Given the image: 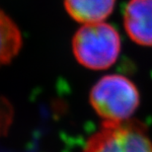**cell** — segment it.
<instances>
[{
  "mask_svg": "<svg viewBox=\"0 0 152 152\" xmlns=\"http://www.w3.org/2000/svg\"><path fill=\"white\" fill-rule=\"evenodd\" d=\"M124 26L132 42L152 47V0H129L124 11Z\"/></svg>",
  "mask_w": 152,
  "mask_h": 152,
  "instance_id": "obj_4",
  "label": "cell"
},
{
  "mask_svg": "<svg viewBox=\"0 0 152 152\" xmlns=\"http://www.w3.org/2000/svg\"><path fill=\"white\" fill-rule=\"evenodd\" d=\"M89 102L102 121H123L132 118L140 103L136 85L121 74H109L92 87Z\"/></svg>",
  "mask_w": 152,
  "mask_h": 152,
  "instance_id": "obj_1",
  "label": "cell"
},
{
  "mask_svg": "<svg viewBox=\"0 0 152 152\" xmlns=\"http://www.w3.org/2000/svg\"><path fill=\"white\" fill-rule=\"evenodd\" d=\"M115 0H64L65 10L81 24L104 22L113 12Z\"/></svg>",
  "mask_w": 152,
  "mask_h": 152,
  "instance_id": "obj_5",
  "label": "cell"
},
{
  "mask_svg": "<svg viewBox=\"0 0 152 152\" xmlns=\"http://www.w3.org/2000/svg\"><path fill=\"white\" fill-rule=\"evenodd\" d=\"M83 152H152V138L144 124L137 120L102 121Z\"/></svg>",
  "mask_w": 152,
  "mask_h": 152,
  "instance_id": "obj_3",
  "label": "cell"
},
{
  "mask_svg": "<svg viewBox=\"0 0 152 152\" xmlns=\"http://www.w3.org/2000/svg\"><path fill=\"white\" fill-rule=\"evenodd\" d=\"M121 48L118 32L105 22L84 24L72 39V50L76 60L91 70L110 68L117 61Z\"/></svg>",
  "mask_w": 152,
  "mask_h": 152,
  "instance_id": "obj_2",
  "label": "cell"
},
{
  "mask_svg": "<svg viewBox=\"0 0 152 152\" xmlns=\"http://www.w3.org/2000/svg\"><path fill=\"white\" fill-rule=\"evenodd\" d=\"M22 39L16 25L0 10V65L11 61L17 56Z\"/></svg>",
  "mask_w": 152,
  "mask_h": 152,
  "instance_id": "obj_6",
  "label": "cell"
}]
</instances>
